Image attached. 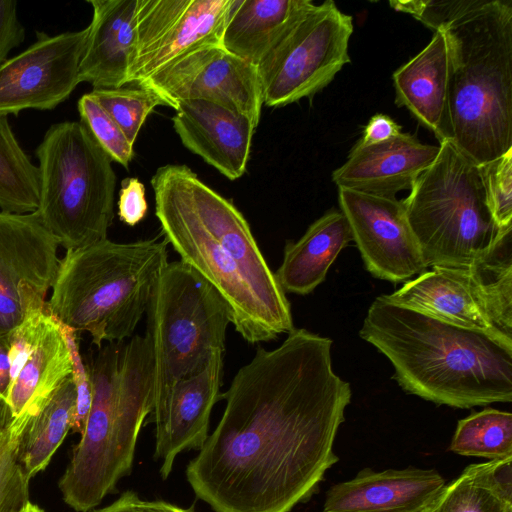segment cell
I'll use <instances>...</instances> for the list:
<instances>
[{"label": "cell", "instance_id": "6da1fadb", "mask_svg": "<svg viewBox=\"0 0 512 512\" xmlns=\"http://www.w3.org/2000/svg\"><path fill=\"white\" fill-rule=\"evenodd\" d=\"M332 340L294 328L277 348H258L221 394L213 433L186 468L215 512H289L338 461L334 440L351 401L332 368Z\"/></svg>", "mask_w": 512, "mask_h": 512}, {"label": "cell", "instance_id": "7a4b0ae2", "mask_svg": "<svg viewBox=\"0 0 512 512\" xmlns=\"http://www.w3.org/2000/svg\"><path fill=\"white\" fill-rule=\"evenodd\" d=\"M151 185L161 234L224 299L236 332L250 344L291 332L290 303L238 208L183 164L159 167Z\"/></svg>", "mask_w": 512, "mask_h": 512}, {"label": "cell", "instance_id": "3957f363", "mask_svg": "<svg viewBox=\"0 0 512 512\" xmlns=\"http://www.w3.org/2000/svg\"><path fill=\"white\" fill-rule=\"evenodd\" d=\"M360 337L383 353L406 392L471 408L512 401V345L377 297Z\"/></svg>", "mask_w": 512, "mask_h": 512}, {"label": "cell", "instance_id": "277c9868", "mask_svg": "<svg viewBox=\"0 0 512 512\" xmlns=\"http://www.w3.org/2000/svg\"><path fill=\"white\" fill-rule=\"evenodd\" d=\"M92 403L58 487L64 502L88 512L130 474L137 438L153 406V362L144 336L102 346L88 364Z\"/></svg>", "mask_w": 512, "mask_h": 512}, {"label": "cell", "instance_id": "5b68a950", "mask_svg": "<svg viewBox=\"0 0 512 512\" xmlns=\"http://www.w3.org/2000/svg\"><path fill=\"white\" fill-rule=\"evenodd\" d=\"M443 30L451 142L481 165L512 150V0H481Z\"/></svg>", "mask_w": 512, "mask_h": 512}, {"label": "cell", "instance_id": "8992f818", "mask_svg": "<svg viewBox=\"0 0 512 512\" xmlns=\"http://www.w3.org/2000/svg\"><path fill=\"white\" fill-rule=\"evenodd\" d=\"M165 239L128 243L108 238L67 250L60 259L48 312L100 349L124 342L146 314L153 287L168 263Z\"/></svg>", "mask_w": 512, "mask_h": 512}, {"label": "cell", "instance_id": "52a82bcc", "mask_svg": "<svg viewBox=\"0 0 512 512\" xmlns=\"http://www.w3.org/2000/svg\"><path fill=\"white\" fill-rule=\"evenodd\" d=\"M39 203L34 212L67 250L107 239L114 218L112 160L77 121L51 125L35 151Z\"/></svg>", "mask_w": 512, "mask_h": 512}, {"label": "cell", "instance_id": "ba28073f", "mask_svg": "<svg viewBox=\"0 0 512 512\" xmlns=\"http://www.w3.org/2000/svg\"><path fill=\"white\" fill-rule=\"evenodd\" d=\"M146 316L144 337L153 362V417L179 381L200 372L214 353L224 352L231 312L220 294L179 260L163 268Z\"/></svg>", "mask_w": 512, "mask_h": 512}, {"label": "cell", "instance_id": "9c48e42d", "mask_svg": "<svg viewBox=\"0 0 512 512\" xmlns=\"http://www.w3.org/2000/svg\"><path fill=\"white\" fill-rule=\"evenodd\" d=\"M402 202L426 268H467L502 230L486 205L478 165L451 141L440 143Z\"/></svg>", "mask_w": 512, "mask_h": 512}, {"label": "cell", "instance_id": "30bf717a", "mask_svg": "<svg viewBox=\"0 0 512 512\" xmlns=\"http://www.w3.org/2000/svg\"><path fill=\"white\" fill-rule=\"evenodd\" d=\"M353 29L333 1L314 4L257 65L263 104L283 107L325 88L350 63Z\"/></svg>", "mask_w": 512, "mask_h": 512}, {"label": "cell", "instance_id": "8fae6325", "mask_svg": "<svg viewBox=\"0 0 512 512\" xmlns=\"http://www.w3.org/2000/svg\"><path fill=\"white\" fill-rule=\"evenodd\" d=\"M237 0H138L128 84H141L189 51L222 45Z\"/></svg>", "mask_w": 512, "mask_h": 512}, {"label": "cell", "instance_id": "7c38bea8", "mask_svg": "<svg viewBox=\"0 0 512 512\" xmlns=\"http://www.w3.org/2000/svg\"><path fill=\"white\" fill-rule=\"evenodd\" d=\"M174 110L180 101L205 100L248 117L258 126L263 97L257 66L222 45L195 48L138 85Z\"/></svg>", "mask_w": 512, "mask_h": 512}, {"label": "cell", "instance_id": "4fadbf2b", "mask_svg": "<svg viewBox=\"0 0 512 512\" xmlns=\"http://www.w3.org/2000/svg\"><path fill=\"white\" fill-rule=\"evenodd\" d=\"M58 247L34 212L0 211V341L8 342L30 311L46 306Z\"/></svg>", "mask_w": 512, "mask_h": 512}, {"label": "cell", "instance_id": "5bb4252c", "mask_svg": "<svg viewBox=\"0 0 512 512\" xmlns=\"http://www.w3.org/2000/svg\"><path fill=\"white\" fill-rule=\"evenodd\" d=\"M89 27L55 36L37 32V40L0 66V114L52 110L80 83L79 66Z\"/></svg>", "mask_w": 512, "mask_h": 512}, {"label": "cell", "instance_id": "9a60e30c", "mask_svg": "<svg viewBox=\"0 0 512 512\" xmlns=\"http://www.w3.org/2000/svg\"><path fill=\"white\" fill-rule=\"evenodd\" d=\"M338 200L374 277L400 282L426 270L402 201L347 188H338Z\"/></svg>", "mask_w": 512, "mask_h": 512}, {"label": "cell", "instance_id": "2e32d148", "mask_svg": "<svg viewBox=\"0 0 512 512\" xmlns=\"http://www.w3.org/2000/svg\"><path fill=\"white\" fill-rule=\"evenodd\" d=\"M223 352L213 354L198 373L179 381L163 409L151 417L155 424V459L166 479L175 458L184 450H200L208 435L210 415L221 398Z\"/></svg>", "mask_w": 512, "mask_h": 512}, {"label": "cell", "instance_id": "e0dca14e", "mask_svg": "<svg viewBox=\"0 0 512 512\" xmlns=\"http://www.w3.org/2000/svg\"><path fill=\"white\" fill-rule=\"evenodd\" d=\"M173 128L182 144L229 180L247 168L257 126L245 115L205 100H184L176 107Z\"/></svg>", "mask_w": 512, "mask_h": 512}, {"label": "cell", "instance_id": "ac0fdd59", "mask_svg": "<svg viewBox=\"0 0 512 512\" xmlns=\"http://www.w3.org/2000/svg\"><path fill=\"white\" fill-rule=\"evenodd\" d=\"M438 153L439 146L423 144L410 133L375 144L357 142L346 162L332 173V180L338 188L395 197L412 188Z\"/></svg>", "mask_w": 512, "mask_h": 512}, {"label": "cell", "instance_id": "d6986e66", "mask_svg": "<svg viewBox=\"0 0 512 512\" xmlns=\"http://www.w3.org/2000/svg\"><path fill=\"white\" fill-rule=\"evenodd\" d=\"M445 485L435 470H365L329 489L324 512H424Z\"/></svg>", "mask_w": 512, "mask_h": 512}, {"label": "cell", "instance_id": "ffe728a7", "mask_svg": "<svg viewBox=\"0 0 512 512\" xmlns=\"http://www.w3.org/2000/svg\"><path fill=\"white\" fill-rule=\"evenodd\" d=\"M381 296L442 322L481 331L512 345V340L491 324L467 268L434 266L395 292Z\"/></svg>", "mask_w": 512, "mask_h": 512}, {"label": "cell", "instance_id": "44dd1931", "mask_svg": "<svg viewBox=\"0 0 512 512\" xmlns=\"http://www.w3.org/2000/svg\"><path fill=\"white\" fill-rule=\"evenodd\" d=\"M93 9L79 79L94 89L120 88L128 74L136 43L138 0H89Z\"/></svg>", "mask_w": 512, "mask_h": 512}, {"label": "cell", "instance_id": "7402d4cb", "mask_svg": "<svg viewBox=\"0 0 512 512\" xmlns=\"http://www.w3.org/2000/svg\"><path fill=\"white\" fill-rule=\"evenodd\" d=\"M72 361L61 325L49 312L37 341L12 375L0 420L29 422L72 376Z\"/></svg>", "mask_w": 512, "mask_h": 512}, {"label": "cell", "instance_id": "603a6c76", "mask_svg": "<svg viewBox=\"0 0 512 512\" xmlns=\"http://www.w3.org/2000/svg\"><path fill=\"white\" fill-rule=\"evenodd\" d=\"M395 102L406 107L439 142L452 141L448 108L449 47L443 29L393 73Z\"/></svg>", "mask_w": 512, "mask_h": 512}, {"label": "cell", "instance_id": "cb8c5ba5", "mask_svg": "<svg viewBox=\"0 0 512 512\" xmlns=\"http://www.w3.org/2000/svg\"><path fill=\"white\" fill-rule=\"evenodd\" d=\"M351 241L341 211L330 210L313 222L298 241H288L275 277L285 293L306 295L321 284L337 256Z\"/></svg>", "mask_w": 512, "mask_h": 512}, {"label": "cell", "instance_id": "d4e9b609", "mask_svg": "<svg viewBox=\"0 0 512 512\" xmlns=\"http://www.w3.org/2000/svg\"><path fill=\"white\" fill-rule=\"evenodd\" d=\"M313 5L310 0H237L222 46L257 66Z\"/></svg>", "mask_w": 512, "mask_h": 512}, {"label": "cell", "instance_id": "484cf974", "mask_svg": "<svg viewBox=\"0 0 512 512\" xmlns=\"http://www.w3.org/2000/svg\"><path fill=\"white\" fill-rule=\"evenodd\" d=\"M424 512H512V457L468 466Z\"/></svg>", "mask_w": 512, "mask_h": 512}, {"label": "cell", "instance_id": "4316f807", "mask_svg": "<svg viewBox=\"0 0 512 512\" xmlns=\"http://www.w3.org/2000/svg\"><path fill=\"white\" fill-rule=\"evenodd\" d=\"M491 324L512 340V227L467 267Z\"/></svg>", "mask_w": 512, "mask_h": 512}, {"label": "cell", "instance_id": "83f0119b", "mask_svg": "<svg viewBox=\"0 0 512 512\" xmlns=\"http://www.w3.org/2000/svg\"><path fill=\"white\" fill-rule=\"evenodd\" d=\"M76 388L72 376L26 425L19 445V460L30 481L49 464L72 428Z\"/></svg>", "mask_w": 512, "mask_h": 512}, {"label": "cell", "instance_id": "f1b7e54d", "mask_svg": "<svg viewBox=\"0 0 512 512\" xmlns=\"http://www.w3.org/2000/svg\"><path fill=\"white\" fill-rule=\"evenodd\" d=\"M39 203V170L20 146L8 116L0 114V208L33 213Z\"/></svg>", "mask_w": 512, "mask_h": 512}, {"label": "cell", "instance_id": "f546056e", "mask_svg": "<svg viewBox=\"0 0 512 512\" xmlns=\"http://www.w3.org/2000/svg\"><path fill=\"white\" fill-rule=\"evenodd\" d=\"M449 449L489 461L512 457V414L486 408L461 419Z\"/></svg>", "mask_w": 512, "mask_h": 512}, {"label": "cell", "instance_id": "4dcf8cb0", "mask_svg": "<svg viewBox=\"0 0 512 512\" xmlns=\"http://www.w3.org/2000/svg\"><path fill=\"white\" fill-rule=\"evenodd\" d=\"M26 423L0 420V512H21L29 502V480L19 460Z\"/></svg>", "mask_w": 512, "mask_h": 512}, {"label": "cell", "instance_id": "1f68e13d", "mask_svg": "<svg viewBox=\"0 0 512 512\" xmlns=\"http://www.w3.org/2000/svg\"><path fill=\"white\" fill-rule=\"evenodd\" d=\"M90 93L133 145L146 118L162 105L155 93L142 87L93 89Z\"/></svg>", "mask_w": 512, "mask_h": 512}, {"label": "cell", "instance_id": "d6a6232c", "mask_svg": "<svg viewBox=\"0 0 512 512\" xmlns=\"http://www.w3.org/2000/svg\"><path fill=\"white\" fill-rule=\"evenodd\" d=\"M78 112L83 123L112 161L128 169L134 156V145L124 132L95 100L91 93L78 100Z\"/></svg>", "mask_w": 512, "mask_h": 512}, {"label": "cell", "instance_id": "836d02e7", "mask_svg": "<svg viewBox=\"0 0 512 512\" xmlns=\"http://www.w3.org/2000/svg\"><path fill=\"white\" fill-rule=\"evenodd\" d=\"M486 205L499 229L512 226V150L478 165Z\"/></svg>", "mask_w": 512, "mask_h": 512}, {"label": "cell", "instance_id": "e575fe53", "mask_svg": "<svg viewBox=\"0 0 512 512\" xmlns=\"http://www.w3.org/2000/svg\"><path fill=\"white\" fill-rule=\"evenodd\" d=\"M480 2L481 0H408L390 1L389 4L396 11L412 15L435 32L445 29Z\"/></svg>", "mask_w": 512, "mask_h": 512}, {"label": "cell", "instance_id": "d590c367", "mask_svg": "<svg viewBox=\"0 0 512 512\" xmlns=\"http://www.w3.org/2000/svg\"><path fill=\"white\" fill-rule=\"evenodd\" d=\"M60 323V322H59ZM63 334L69 347L72 361V379L76 388V406L72 431L83 433L92 403V383L89 365L85 364L79 351L77 333L61 324Z\"/></svg>", "mask_w": 512, "mask_h": 512}, {"label": "cell", "instance_id": "8d00e7d4", "mask_svg": "<svg viewBox=\"0 0 512 512\" xmlns=\"http://www.w3.org/2000/svg\"><path fill=\"white\" fill-rule=\"evenodd\" d=\"M148 210L143 183L134 177L122 181L119 191L118 216L122 222L135 226L144 219Z\"/></svg>", "mask_w": 512, "mask_h": 512}, {"label": "cell", "instance_id": "74e56055", "mask_svg": "<svg viewBox=\"0 0 512 512\" xmlns=\"http://www.w3.org/2000/svg\"><path fill=\"white\" fill-rule=\"evenodd\" d=\"M25 39V28L17 14V1L0 0V66Z\"/></svg>", "mask_w": 512, "mask_h": 512}, {"label": "cell", "instance_id": "f35d334b", "mask_svg": "<svg viewBox=\"0 0 512 512\" xmlns=\"http://www.w3.org/2000/svg\"><path fill=\"white\" fill-rule=\"evenodd\" d=\"M399 126L392 118L385 114H376L370 118L364 128L360 144L369 145L388 141L401 134Z\"/></svg>", "mask_w": 512, "mask_h": 512}, {"label": "cell", "instance_id": "ab89813d", "mask_svg": "<svg viewBox=\"0 0 512 512\" xmlns=\"http://www.w3.org/2000/svg\"><path fill=\"white\" fill-rule=\"evenodd\" d=\"M12 382L8 342L0 341V406L5 402Z\"/></svg>", "mask_w": 512, "mask_h": 512}, {"label": "cell", "instance_id": "60d3db41", "mask_svg": "<svg viewBox=\"0 0 512 512\" xmlns=\"http://www.w3.org/2000/svg\"><path fill=\"white\" fill-rule=\"evenodd\" d=\"M140 501L141 499L134 491L128 490L108 506L93 510L92 512H140Z\"/></svg>", "mask_w": 512, "mask_h": 512}, {"label": "cell", "instance_id": "b9f144b4", "mask_svg": "<svg viewBox=\"0 0 512 512\" xmlns=\"http://www.w3.org/2000/svg\"><path fill=\"white\" fill-rule=\"evenodd\" d=\"M140 512H195L194 508L185 509L175 504L156 500V501H143L139 503Z\"/></svg>", "mask_w": 512, "mask_h": 512}, {"label": "cell", "instance_id": "7bdbcfd3", "mask_svg": "<svg viewBox=\"0 0 512 512\" xmlns=\"http://www.w3.org/2000/svg\"><path fill=\"white\" fill-rule=\"evenodd\" d=\"M21 512H44L39 506L31 503L30 501L24 506Z\"/></svg>", "mask_w": 512, "mask_h": 512}]
</instances>
